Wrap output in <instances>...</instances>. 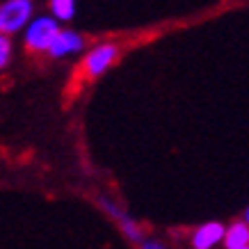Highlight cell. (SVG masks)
Segmentation results:
<instances>
[{
  "label": "cell",
  "mask_w": 249,
  "mask_h": 249,
  "mask_svg": "<svg viewBox=\"0 0 249 249\" xmlns=\"http://www.w3.org/2000/svg\"><path fill=\"white\" fill-rule=\"evenodd\" d=\"M60 32V25H57V18H51V16H39L35 21L28 23V30H25V46L39 53V51H48L53 39L57 37Z\"/></svg>",
  "instance_id": "obj_1"
},
{
  "label": "cell",
  "mask_w": 249,
  "mask_h": 249,
  "mask_svg": "<svg viewBox=\"0 0 249 249\" xmlns=\"http://www.w3.org/2000/svg\"><path fill=\"white\" fill-rule=\"evenodd\" d=\"M32 0H7L0 7V32L12 35L30 23Z\"/></svg>",
  "instance_id": "obj_2"
},
{
  "label": "cell",
  "mask_w": 249,
  "mask_h": 249,
  "mask_svg": "<svg viewBox=\"0 0 249 249\" xmlns=\"http://www.w3.org/2000/svg\"><path fill=\"white\" fill-rule=\"evenodd\" d=\"M117 53H119V51H117L114 44H101V46H96V48H91L83 62L85 73L89 78H98L114 62Z\"/></svg>",
  "instance_id": "obj_3"
},
{
  "label": "cell",
  "mask_w": 249,
  "mask_h": 249,
  "mask_svg": "<svg viewBox=\"0 0 249 249\" xmlns=\"http://www.w3.org/2000/svg\"><path fill=\"white\" fill-rule=\"evenodd\" d=\"M101 208H103L110 217H114V222H117L121 229V233L126 235L130 242H137V245L144 242V231L140 229V224H137L133 217H128L121 208H117V206H114L112 201H107V199H101Z\"/></svg>",
  "instance_id": "obj_4"
},
{
  "label": "cell",
  "mask_w": 249,
  "mask_h": 249,
  "mask_svg": "<svg viewBox=\"0 0 249 249\" xmlns=\"http://www.w3.org/2000/svg\"><path fill=\"white\" fill-rule=\"evenodd\" d=\"M227 229L219 222H208L204 227H199L192 235V247L195 249H213L217 242H224Z\"/></svg>",
  "instance_id": "obj_5"
},
{
  "label": "cell",
  "mask_w": 249,
  "mask_h": 249,
  "mask_svg": "<svg viewBox=\"0 0 249 249\" xmlns=\"http://www.w3.org/2000/svg\"><path fill=\"white\" fill-rule=\"evenodd\" d=\"M83 51V37H78L71 30H60L57 37L53 39V44L48 48V53L53 57H67L71 53H80Z\"/></svg>",
  "instance_id": "obj_6"
},
{
  "label": "cell",
  "mask_w": 249,
  "mask_h": 249,
  "mask_svg": "<svg viewBox=\"0 0 249 249\" xmlns=\"http://www.w3.org/2000/svg\"><path fill=\"white\" fill-rule=\"evenodd\" d=\"M224 245H227V249L245 247V245H249V224L247 222H233V224L227 229Z\"/></svg>",
  "instance_id": "obj_7"
},
{
  "label": "cell",
  "mask_w": 249,
  "mask_h": 249,
  "mask_svg": "<svg viewBox=\"0 0 249 249\" xmlns=\"http://www.w3.org/2000/svg\"><path fill=\"white\" fill-rule=\"evenodd\" d=\"M51 12L57 21H71L76 14V0H51Z\"/></svg>",
  "instance_id": "obj_8"
},
{
  "label": "cell",
  "mask_w": 249,
  "mask_h": 249,
  "mask_svg": "<svg viewBox=\"0 0 249 249\" xmlns=\"http://www.w3.org/2000/svg\"><path fill=\"white\" fill-rule=\"evenodd\" d=\"M9 53H12V44H9V39L2 35V37H0V67H7Z\"/></svg>",
  "instance_id": "obj_9"
},
{
  "label": "cell",
  "mask_w": 249,
  "mask_h": 249,
  "mask_svg": "<svg viewBox=\"0 0 249 249\" xmlns=\"http://www.w3.org/2000/svg\"><path fill=\"white\" fill-rule=\"evenodd\" d=\"M140 249H167V247L156 240H144V242H140Z\"/></svg>",
  "instance_id": "obj_10"
},
{
  "label": "cell",
  "mask_w": 249,
  "mask_h": 249,
  "mask_svg": "<svg viewBox=\"0 0 249 249\" xmlns=\"http://www.w3.org/2000/svg\"><path fill=\"white\" fill-rule=\"evenodd\" d=\"M245 222H247V224H249V208H247V211H245Z\"/></svg>",
  "instance_id": "obj_11"
},
{
  "label": "cell",
  "mask_w": 249,
  "mask_h": 249,
  "mask_svg": "<svg viewBox=\"0 0 249 249\" xmlns=\"http://www.w3.org/2000/svg\"><path fill=\"white\" fill-rule=\"evenodd\" d=\"M233 249H249V245H245V247H233Z\"/></svg>",
  "instance_id": "obj_12"
}]
</instances>
